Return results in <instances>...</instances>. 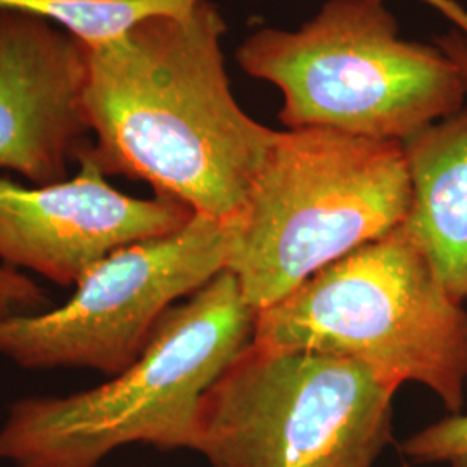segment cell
<instances>
[{"label":"cell","instance_id":"cell-1","mask_svg":"<svg viewBox=\"0 0 467 467\" xmlns=\"http://www.w3.org/2000/svg\"><path fill=\"white\" fill-rule=\"evenodd\" d=\"M227 26L212 0L137 23L87 46L88 152L106 175L150 184L196 215H241L279 132L234 99L222 52Z\"/></svg>","mask_w":467,"mask_h":467},{"label":"cell","instance_id":"cell-2","mask_svg":"<svg viewBox=\"0 0 467 467\" xmlns=\"http://www.w3.org/2000/svg\"><path fill=\"white\" fill-rule=\"evenodd\" d=\"M258 312L229 270L158 322L146 348L106 383L67 397H26L0 426L13 467H99L127 445L192 449L201 400L251 345Z\"/></svg>","mask_w":467,"mask_h":467},{"label":"cell","instance_id":"cell-3","mask_svg":"<svg viewBox=\"0 0 467 467\" xmlns=\"http://www.w3.org/2000/svg\"><path fill=\"white\" fill-rule=\"evenodd\" d=\"M412 201L403 142L331 129L279 132L241 215L227 268L260 312L383 239Z\"/></svg>","mask_w":467,"mask_h":467},{"label":"cell","instance_id":"cell-4","mask_svg":"<svg viewBox=\"0 0 467 467\" xmlns=\"http://www.w3.org/2000/svg\"><path fill=\"white\" fill-rule=\"evenodd\" d=\"M235 61L281 88L279 118L289 130L405 142L461 109L467 96L451 56L401 40L384 0H327L300 30L254 32Z\"/></svg>","mask_w":467,"mask_h":467},{"label":"cell","instance_id":"cell-5","mask_svg":"<svg viewBox=\"0 0 467 467\" xmlns=\"http://www.w3.org/2000/svg\"><path fill=\"white\" fill-rule=\"evenodd\" d=\"M253 341L350 358L395 386L424 384L451 414L464 403L467 310L400 227L260 310Z\"/></svg>","mask_w":467,"mask_h":467},{"label":"cell","instance_id":"cell-6","mask_svg":"<svg viewBox=\"0 0 467 467\" xmlns=\"http://www.w3.org/2000/svg\"><path fill=\"white\" fill-rule=\"evenodd\" d=\"M397 389L350 358L251 341L202 397L191 451L212 467H372Z\"/></svg>","mask_w":467,"mask_h":467},{"label":"cell","instance_id":"cell-7","mask_svg":"<svg viewBox=\"0 0 467 467\" xmlns=\"http://www.w3.org/2000/svg\"><path fill=\"white\" fill-rule=\"evenodd\" d=\"M233 222L194 215L177 233L111 253L61 306L0 318V355L30 370L88 368L117 376L158 322L227 268Z\"/></svg>","mask_w":467,"mask_h":467},{"label":"cell","instance_id":"cell-8","mask_svg":"<svg viewBox=\"0 0 467 467\" xmlns=\"http://www.w3.org/2000/svg\"><path fill=\"white\" fill-rule=\"evenodd\" d=\"M88 144L77 175L61 182L28 187L0 175L2 265L75 287L111 253L177 233L196 215L177 201L123 194L106 181Z\"/></svg>","mask_w":467,"mask_h":467},{"label":"cell","instance_id":"cell-9","mask_svg":"<svg viewBox=\"0 0 467 467\" xmlns=\"http://www.w3.org/2000/svg\"><path fill=\"white\" fill-rule=\"evenodd\" d=\"M85 44L44 17L0 11V170L34 185L67 179L90 142Z\"/></svg>","mask_w":467,"mask_h":467},{"label":"cell","instance_id":"cell-10","mask_svg":"<svg viewBox=\"0 0 467 467\" xmlns=\"http://www.w3.org/2000/svg\"><path fill=\"white\" fill-rule=\"evenodd\" d=\"M412 201L400 229L453 300H467V104L403 142Z\"/></svg>","mask_w":467,"mask_h":467},{"label":"cell","instance_id":"cell-11","mask_svg":"<svg viewBox=\"0 0 467 467\" xmlns=\"http://www.w3.org/2000/svg\"><path fill=\"white\" fill-rule=\"evenodd\" d=\"M200 0H0V11H19L59 25L87 46L127 34L137 23L161 15H182Z\"/></svg>","mask_w":467,"mask_h":467},{"label":"cell","instance_id":"cell-12","mask_svg":"<svg viewBox=\"0 0 467 467\" xmlns=\"http://www.w3.org/2000/svg\"><path fill=\"white\" fill-rule=\"evenodd\" d=\"M401 453L414 464L467 467V414H453L412 434Z\"/></svg>","mask_w":467,"mask_h":467},{"label":"cell","instance_id":"cell-13","mask_svg":"<svg viewBox=\"0 0 467 467\" xmlns=\"http://www.w3.org/2000/svg\"><path fill=\"white\" fill-rule=\"evenodd\" d=\"M50 308L49 295L23 272L0 265V318L30 316Z\"/></svg>","mask_w":467,"mask_h":467},{"label":"cell","instance_id":"cell-14","mask_svg":"<svg viewBox=\"0 0 467 467\" xmlns=\"http://www.w3.org/2000/svg\"><path fill=\"white\" fill-rule=\"evenodd\" d=\"M440 49L447 52L455 65L461 67L467 85V40L459 35H451L440 40Z\"/></svg>","mask_w":467,"mask_h":467},{"label":"cell","instance_id":"cell-15","mask_svg":"<svg viewBox=\"0 0 467 467\" xmlns=\"http://www.w3.org/2000/svg\"><path fill=\"white\" fill-rule=\"evenodd\" d=\"M426 2H430L436 9H440V13H443L445 16L451 17V21H455L467 34V13L462 7H459L451 0H426Z\"/></svg>","mask_w":467,"mask_h":467}]
</instances>
